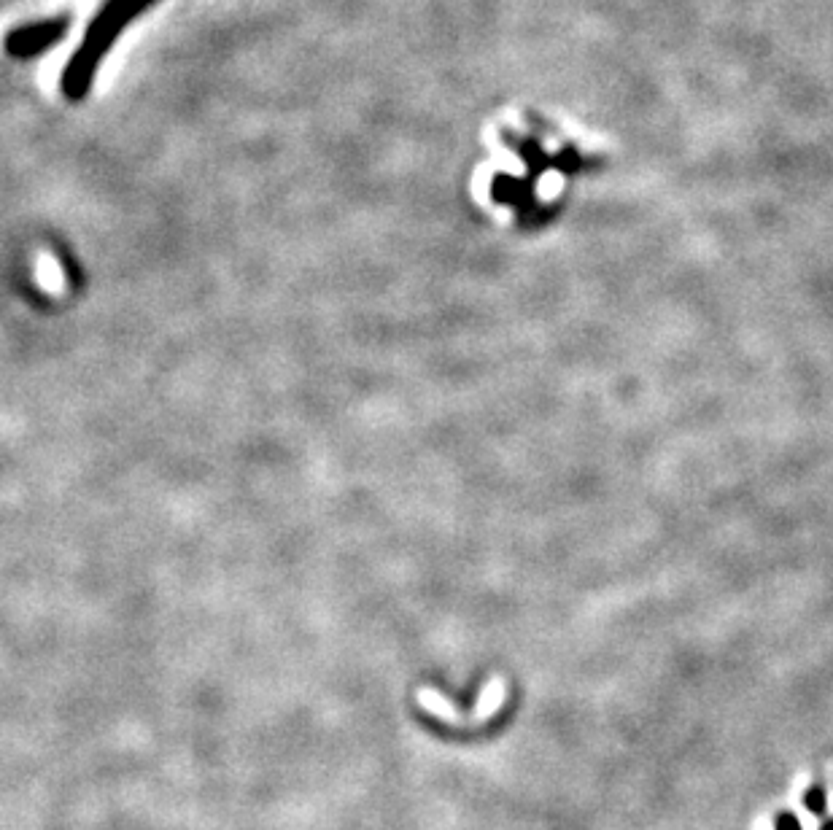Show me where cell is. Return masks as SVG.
<instances>
[{
  "label": "cell",
  "instance_id": "cell-2",
  "mask_svg": "<svg viewBox=\"0 0 833 830\" xmlns=\"http://www.w3.org/2000/svg\"><path fill=\"white\" fill-rule=\"evenodd\" d=\"M71 22L73 19L65 14V17L41 19V22H33V25L17 27V30H11L9 36H6V52L14 60H30V57L49 52L52 46L60 44L71 33Z\"/></svg>",
  "mask_w": 833,
  "mask_h": 830
},
{
  "label": "cell",
  "instance_id": "cell-1",
  "mask_svg": "<svg viewBox=\"0 0 833 830\" xmlns=\"http://www.w3.org/2000/svg\"><path fill=\"white\" fill-rule=\"evenodd\" d=\"M157 0H108L106 6L92 19L87 33L81 38L79 49L65 62V71L60 76V89L68 100H84L89 89L95 84L98 68L103 57L114 49L116 38L125 33V27L138 19L146 9H151Z\"/></svg>",
  "mask_w": 833,
  "mask_h": 830
},
{
  "label": "cell",
  "instance_id": "cell-7",
  "mask_svg": "<svg viewBox=\"0 0 833 830\" xmlns=\"http://www.w3.org/2000/svg\"><path fill=\"white\" fill-rule=\"evenodd\" d=\"M774 830H801V825H798V820L793 817V814H780L777 817V822H774Z\"/></svg>",
  "mask_w": 833,
  "mask_h": 830
},
{
  "label": "cell",
  "instance_id": "cell-3",
  "mask_svg": "<svg viewBox=\"0 0 833 830\" xmlns=\"http://www.w3.org/2000/svg\"><path fill=\"white\" fill-rule=\"evenodd\" d=\"M418 701H421V707L429 709L432 715L443 717V720H448V723H459V715H456V709L445 701L440 693H435V690H421L418 693Z\"/></svg>",
  "mask_w": 833,
  "mask_h": 830
},
{
  "label": "cell",
  "instance_id": "cell-6",
  "mask_svg": "<svg viewBox=\"0 0 833 830\" xmlns=\"http://www.w3.org/2000/svg\"><path fill=\"white\" fill-rule=\"evenodd\" d=\"M804 804L812 814H823L825 812V790L820 785L809 787L807 795H804Z\"/></svg>",
  "mask_w": 833,
  "mask_h": 830
},
{
  "label": "cell",
  "instance_id": "cell-8",
  "mask_svg": "<svg viewBox=\"0 0 833 830\" xmlns=\"http://www.w3.org/2000/svg\"><path fill=\"white\" fill-rule=\"evenodd\" d=\"M823 830H833V820H828V822H825V825H823Z\"/></svg>",
  "mask_w": 833,
  "mask_h": 830
},
{
  "label": "cell",
  "instance_id": "cell-4",
  "mask_svg": "<svg viewBox=\"0 0 833 830\" xmlns=\"http://www.w3.org/2000/svg\"><path fill=\"white\" fill-rule=\"evenodd\" d=\"M38 278L44 283L46 292L57 294L60 286H63V275H60V267L52 257H38Z\"/></svg>",
  "mask_w": 833,
  "mask_h": 830
},
{
  "label": "cell",
  "instance_id": "cell-5",
  "mask_svg": "<svg viewBox=\"0 0 833 830\" xmlns=\"http://www.w3.org/2000/svg\"><path fill=\"white\" fill-rule=\"evenodd\" d=\"M502 698H505V688H502V682L494 680L486 690H483V698H480V707H478L480 720H486L491 712H497V709L502 707Z\"/></svg>",
  "mask_w": 833,
  "mask_h": 830
}]
</instances>
